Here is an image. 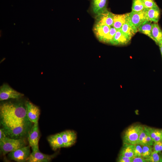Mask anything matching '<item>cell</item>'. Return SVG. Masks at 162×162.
Instances as JSON below:
<instances>
[{"mask_svg":"<svg viewBox=\"0 0 162 162\" xmlns=\"http://www.w3.org/2000/svg\"><path fill=\"white\" fill-rule=\"evenodd\" d=\"M152 25L150 21L146 20L139 26L138 31L147 35L154 40L152 33Z\"/></svg>","mask_w":162,"mask_h":162,"instance_id":"20","label":"cell"},{"mask_svg":"<svg viewBox=\"0 0 162 162\" xmlns=\"http://www.w3.org/2000/svg\"><path fill=\"white\" fill-rule=\"evenodd\" d=\"M131 158L119 154L117 161L118 162H131Z\"/></svg>","mask_w":162,"mask_h":162,"instance_id":"33","label":"cell"},{"mask_svg":"<svg viewBox=\"0 0 162 162\" xmlns=\"http://www.w3.org/2000/svg\"><path fill=\"white\" fill-rule=\"evenodd\" d=\"M128 20L131 26L138 30L139 26L148 20L143 10L138 12L132 11L129 13Z\"/></svg>","mask_w":162,"mask_h":162,"instance_id":"8","label":"cell"},{"mask_svg":"<svg viewBox=\"0 0 162 162\" xmlns=\"http://www.w3.org/2000/svg\"><path fill=\"white\" fill-rule=\"evenodd\" d=\"M27 138L32 151L39 149L38 142L40 138V132L38 122L33 123Z\"/></svg>","mask_w":162,"mask_h":162,"instance_id":"7","label":"cell"},{"mask_svg":"<svg viewBox=\"0 0 162 162\" xmlns=\"http://www.w3.org/2000/svg\"><path fill=\"white\" fill-rule=\"evenodd\" d=\"M152 33L154 40L159 45L162 44V30L158 24H152Z\"/></svg>","mask_w":162,"mask_h":162,"instance_id":"19","label":"cell"},{"mask_svg":"<svg viewBox=\"0 0 162 162\" xmlns=\"http://www.w3.org/2000/svg\"><path fill=\"white\" fill-rule=\"evenodd\" d=\"M25 105L26 114L29 120L33 123L38 122L40 115L39 107L28 100L25 102Z\"/></svg>","mask_w":162,"mask_h":162,"instance_id":"10","label":"cell"},{"mask_svg":"<svg viewBox=\"0 0 162 162\" xmlns=\"http://www.w3.org/2000/svg\"><path fill=\"white\" fill-rule=\"evenodd\" d=\"M146 135L143 146H152L153 145L154 142L151 138L148 133L146 131Z\"/></svg>","mask_w":162,"mask_h":162,"instance_id":"32","label":"cell"},{"mask_svg":"<svg viewBox=\"0 0 162 162\" xmlns=\"http://www.w3.org/2000/svg\"><path fill=\"white\" fill-rule=\"evenodd\" d=\"M24 95L23 94L14 90L7 83H4L0 86V101L9 99H18Z\"/></svg>","mask_w":162,"mask_h":162,"instance_id":"6","label":"cell"},{"mask_svg":"<svg viewBox=\"0 0 162 162\" xmlns=\"http://www.w3.org/2000/svg\"><path fill=\"white\" fill-rule=\"evenodd\" d=\"M142 0H133L132 11H141L145 9Z\"/></svg>","mask_w":162,"mask_h":162,"instance_id":"24","label":"cell"},{"mask_svg":"<svg viewBox=\"0 0 162 162\" xmlns=\"http://www.w3.org/2000/svg\"><path fill=\"white\" fill-rule=\"evenodd\" d=\"M153 150L157 152L160 153L162 151V140L154 142L153 144Z\"/></svg>","mask_w":162,"mask_h":162,"instance_id":"30","label":"cell"},{"mask_svg":"<svg viewBox=\"0 0 162 162\" xmlns=\"http://www.w3.org/2000/svg\"><path fill=\"white\" fill-rule=\"evenodd\" d=\"M143 127L148 133L153 140L155 137L162 134V129L155 128L147 126H143Z\"/></svg>","mask_w":162,"mask_h":162,"instance_id":"23","label":"cell"},{"mask_svg":"<svg viewBox=\"0 0 162 162\" xmlns=\"http://www.w3.org/2000/svg\"><path fill=\"white\" fill-rule=\"evenodd\" d=\"M145 8H150L157 6L154 0H142Z\"/></svg>","mask_w":162,"mask_h":162,"instance_id":"29","label":"cell"},{"mask_svg":"<svg viewBox=\"0 0 162 162\" xmlns=\"http://www.w3.org/2000/svg\"><path fill=\"white\" fill-rule=\"evenodd\" d=\"M47 140L53 151H56L58 149L64 147L60 133L49 136L47 137Z\"/></svg>","mask_w":162,"mask_h":162,"instance_id":"14","label":"cell"},{"mask_svg":"<svg viewBox=\"0 0 162 162\" xmlns=\"http://www.w3.org/2000/svg\"><path fill=\"white\" fill-rule=\"evenodd\" d=\"M148 20L151 22H157L160 16V10L158 5L144 10Z\"/></svg>","mask_w":162,"mask_h":162,"instance_id":"16","label":"cell"},{"mask_svg":"<svg viewBox=\"0 0 162 162\" xmlns=\"http://www.w3.org/2000/svg\"><path fill=\"white\" fill-rule=\"evenodd\" d=\"M113 14L106 9L103 13L97 16L96 23L110 26H112L113 22Z\"/></svg>","mask_w":162,"mask_h":162,"instance_id":"12","label":"cell"},{"mask_svg":"<svg viewBox=\"0 0 162 162\" xmlns=\"http://www.w3.org/2000/svg\"><path fill=\"white\" fill-rule=\"evenodd\" d=\"M146 135V132L144 129L141 131L138 139V144L143 146Z\"/></svg>","mask_w":162,"mask_h":162,"instance_id":"31","label":"cell"},{"mask_svg":"<svg viewBox=\"0 0 162 162\" xmlns=\"http://www.w3.org/2000/svg\"><path fill=\"white\" fill-rule=\"evenodd\" d=\"M1 122L28 121L26 112L25 102L7 101L0 106Z\"/></svg>","mask_w":162,"mask_h":162,"instance_id":"1","label":"cell"},{"mask_svg":"<svg viewBox=\"0 0 162 162\" xmlns=\"http://www.w3.org/2000/svg\"><path fill=\"white\" fill-rule=\"evenodd\" d=\"M160 47L161 53L162 56V44L159 45Z\"/></svg>","mask_w":162,"mask_h":162,"instance_id":"36","label":"cell"},{"mask_svg":"<svg viewBox=\"0 0 162 162\" xmlns=\"http://www.w3.org/2000/svg\"><path fill=\"white\" fill-rule=\"evenodd\" d=\"M61 135L64 147H69L76 142L77 139L76 133L73 130H67L60 133Z\"/></svg>","mask_w":162,"mask_h":162,"instance_id":"11","label":"cell"},{"mask_svg":"<svg viewBox=\"0 0 162 162\" xmlns=\"http://www.w3.org/2000/svg\"><path fill=\"white\" fill-rule=\"evenodd\" d=\"M110 26L95 23L93 30L96 37L100 41H102L109 32Z\"/></svg>","mask_w":162,"mask_h":162,"instance_id":"15","label":"cell"},{"mask_svg":"<svg viewBox=\"0 0 162 162\" xmlns=\"http://www.w3.org/2000/svg\"><path fill=\"white\" fill-rule=\"evenodd\" d=\"M32 151L27 161V162H49L58 154L56 153L52 155L46 154L40 152L39 149Z\"/></svg>","mask_w":162,"mask_h":162,"instance_id":"9","label":"cell"},{"mask_svg":"<svg viewBox=\"0 0 162 162\" xmlns=\"http://www.w3.org/2000/svg\"><path fill=\"white\" fill-rule=\"evenodd\" d=\"M135 145L126 143L123 144V146L120 150L119 154L131 158H133L134 157V152Z\"/></svg>","mask_w":162,"mask_h":162,"instance_id":"22","label":"cell"},{"mask_svg":"<svg viewBox=\"0 0 162 162\" xmlns=\"http://www.w3.org/2000/svg\"><path fill=\"white\" fill-rule=\"evenodd\" d=\"M30 146H25L9 152L8 158L17 162H25L27 161L30 154Z\"/></svg>","mask_w":162,"mask_h":162,"instance_id":"5","label":"cell"},{"mask_svg":"<svg viewBox=\"0 0 162 162\" xmlns=\"http://www.w3.org/2000/svg\"><path fill=\"white\" fill-rule=\"evenodd\" d=\"M142 148L139 144L135 145L134 152V157H142Z\"/></svg>","mask_w":162,"mask_h":162,"instance_id":"28","label":"cell"},{"mask_svg":"<svg viewBox=\"0 0 162 162\" xmlns=\"http://www.w3.org/2000/svg\"><path fill=\"white\" fill-rule=\"evenodd\" d=\"M143 126L139 124L131 125L125 130L122 137L123 144L132 145L138 144L140 133Z\"/></svg>","mask_w":162,"mask_h":162,"instance_id":"4","label":"cell"},{"mask_svg":"<svg viewBox=\"0 0 162 162\" xmlns=\"http://www.w3.org/2000/svg\"><path fill=\"white\" fill-rule=\"evenodd\" d=\"M117 31L113 26H111L109 32L105 37L102 41L111 44Z\"/></svg>","mask_w":162,"mask_h":162,"instance_id":"25","label":"cell"},{"mask_svg":"<svg viewBox=\"0 0 162 162\" xmlns=\"http://www.w3.org/2000/svg\"><path fill=\"white\" fill-rule=\"evenodd\" d=\"M26 138L14 139L7 137L0 142V151L3 155L26 146Z\"/></svg>","mask_w":162,"mask_h":162,"instance_id":"3","label":"cell"},{"mask_svg":"<svg viewBox=\"0 0 162 162\" xmlns=\"http://www.w3.org/2000/svg\"><path fill=\"white\" fill-rule=\"evenodd\" d=\"M142 148V157L145 159H148L153 152L152 146H143Z\"/></svg>","mask_w":162,"mask_h":162,"instance_id":"27","label":"cell"},{"mask_svg":"<svg viewBox=\"0 0 162 162\" xmlns=\"http://www.w3.org/2000/svg\"><path fill=\"white\" fill-rule=\"evenodd\" d=\"M91 8L94 14L98 15L107 9V0H91Z\"/></svg>","mask_w":162,"mask_h":162,"instance_id":"13","label":"cell"},{"mask_svg":"<svg viewBox=\"0 0 162 162\" xmlns=\"http://www.w3.org/2000/svg\"><path fill=\"white\" fill-rule=\"evenodd\" d=\"M33 123L28 120L1 123L0 124L8 137L18 139L28 137Z\"/></svg>","mask_w":162,"mask_h":162,"instance_id":"2","label":"cell"},{"mask_svg":"<svg viewBox=\"0 0 162 162\" xmlns=\"http://www.w3.org/2000/svg\"><path fill=\"white\" fill-rule=\"evenodd\" d=\"M7 137L4 132L3 129L1 128L0 129V142L4 140Z\"/></svg>","mask_w":162,"mask_h":162,"instance_id":"35","label":"cell"},{"mask_svg":"<svg viewBox=\"0 0 162 162\" xmlns=\"http://www.w3.org/2000/svg\"><path fill=\"white\" fill-rule=\"evenodd\" d=\"M131 162H148L146 159L142 157H134L131 158Z\"/></svg>","mask_w":162,"mask_h":162,"instance_id":"34","label":"cell"},{"mask_svg":"<svg viewBox=\"0 0 162 162\" xmlns=\"http://www.w3.org/2000/svg\"><path fill=\"white\" fill-rule=\"evenodd\" d=\"M155 151H153L148 159H146L148 162H162V155H159Z\"/></svg>","mask_w":162,"mask_h":162,"instance_id":"26","label":"cell"},{"mask_svg":"<svg viewBox=\"0 0 162 162\" xmlns=\"http://www.w3.org/2000/svg\"><path fill=\"white\" fill-rule=\"evenodd\" d=\"M129 13L122 14H113L112 26L117 30H120L128 19Z\"/></svg>","mask_w":162,"mask_h":162,"instance_id":"18","label":"cell"},{"mask_svg":"<svg viewBox=\"0 0 162 162\" xmlns=\"http://www.w3.org/2000/svg\"><path fill=\"white\" fill-rule=\"evenodd\" d=\"M131 38L126 35L121 30L117 31L113 38L112 44L125 45L129 42Z\"/></svg>","mask_w":162,"mask_h":162,"instance_id":"17","label":"cell"},{"mask_svg":"<svg viewBox=\"0 0 162 162\" xmlns=\"http://www.w3.org/2000/svg\"><path fill=\"white\" fill-rule=\"evenodd\" d=\"M120 30L123 33L130 38L138 31V30L134 28L131 26L129 22L128 19L125 23L123 25Z\"/></svg>","mask_w":162,"mask_h":162,"instance_id":"21","label":"cell"}]
</instances>
